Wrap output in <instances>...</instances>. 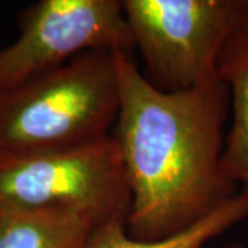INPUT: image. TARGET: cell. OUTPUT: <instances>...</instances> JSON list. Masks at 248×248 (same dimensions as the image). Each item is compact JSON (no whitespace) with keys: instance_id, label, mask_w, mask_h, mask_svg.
I'll return each mask as SVG.
<instances>
[{"instance_id":"cell-1","label":"cell","mask_w":248,"mask_h":248,"mask_svg":"<svg viewBox=\"0 0 248 248\" xmlns=\"http://www.w3.org/2000/svg\"><path fill=\"white\" fill-rule=\"evenodd\" d=\"M120 107L113 138L131 193L127 231L138 240L171 237L239 193L222 169L226 86L164 91L131 55L117 54Z\"/></svg>"},{"instance_id":"cell-2","label":"cell","mask_w":248,"mask_h":248,"mask_svg":"<svg viewBox=\"0 0 248 248\" xmlns=\"http://www.w3.org/2000/svg\"><path fill=\"white\" fill-rule=\"evenodd\" d=\"M120 107L117 54L90 51L0 93V161L110 135Z\"/></svg>"},{"instance_id":"cell-3","label":"cell","mask_w":248,"mask_h":248,"mask_svg":"<svg viewBox=\"0 0 248 248\" xmlns=\"http://www.w3.org/2000/svg\"><path fill=\"white\" fill-rule=\"evenodd\" d=\"M148 69L164 91L196 89L218 79L228 42L248 27V0H122Z\"/></svg>"},{"instance_id":"cell-4","label":"cell","mask_w":248,"mask_h":248,"mask_svg":"<svg viewBox=\"0 0 248 248\" xmlns=\"http://www.w3.org/2000/svg\"><path fill=\"white\" fill-rule=\"evenodd\" d=\"M65 208L97 225L124 221L131 193L113 135L66 151L0 161V210Z\"/></svg>"},{"instance_id":"cell-5","label":"cell","mask_w":248,"mask_h":248,"mask_svg":"<svg viewBox=\"0 0 248 248\" xmlns=\"http://www.w3.org/2000/svg\"><path fill=\"white\" fill-rule=\"evenodd\" d=\"M19 35L0 48V93L90 51L133 57L122 0H40L18 14Z\"/></svg>"},{"instance_id":"cell-6","label":"cell","mask_w":248,"mask_h":248,"mask_svg":"<svg viewBox=\"0 0 248 248\" xmlns=\"http://www.w3.org/2000/svg\"><path fill=\"white\" fill-rule=\"evenodd\" d=\"M218 79L226 86L232 125L225 137L222 169L248 195V27L225 46L218 61Z\"/></svg>"},{"instance_id":"cell-7","label":"cell","mask_w":248,"mask_h":248,"mask_svg":"<svg viewBox=\"0 0 248 248\" xmlns=\"http://www.w3.org/2000/svg\"><path fill=\"white\" fill-rule=\"evenodd\" d=\"M94 228L65 208L0 210V248H87Z\"/></svg>"},{"instance_id":"cell-8","label":"cell","mask_w":248,"mask_h":248,"mask_svg":"<svg viewBox=\"0 0 248 248\" xmlns=\"http://www.w3.org/2000/svg\"><path fill=\"white\" fill-rule=\"evenodd\" d=\"M248 218V195L243 190L222 204L204 219L186 231L161 240L133 237L124 221H109L97 225L90 236L87 248H204L211 240Z\"/></svg>"},{"instance_id":"cell-9","label":"cell","mask_w":248,"mask_h":248,"mask_svg":"<svg viewBox=\"0 0 248 248\" xmlns=\"http://www.w3.org/2000/svg\"><path fill=\"white\" fill-rule=\"evenodd\" d=\"M226 248H248V247L243 246V244H232V246H229V247H226Z\"/></svg>"}]
</instances>
